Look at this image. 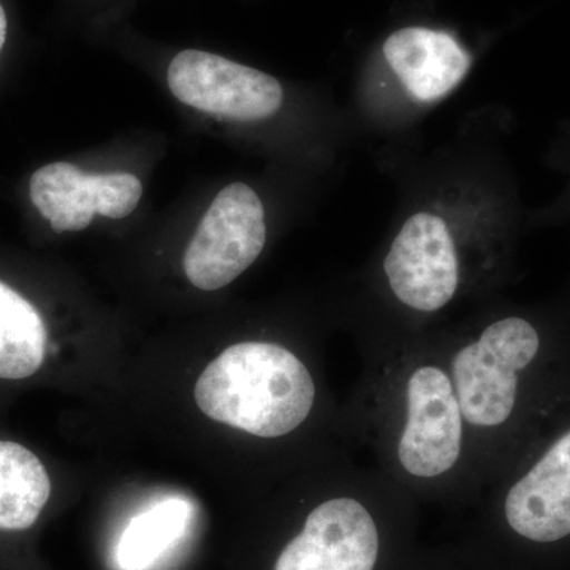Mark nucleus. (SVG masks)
I'll list each match as a JSON object with an SVG mask.
<instances>
[{
  "label": "nucleus",
  "mask_w": 570,
  "mask_h": 570,
  "mask_svg": "<svg viewBox=\"0 0 570 570\" xmlns=\"http://www.w3.org/2000/svg\"><path fill=\"white\" fill-rule=\"evenodd\" d=\"M7 33H9V18H7V11L0 3V51H2L3 45L7 41Z\"/></svg>",
  "instance_id": "4468645a"
},
{
  "label": "nucleus",
  "mask_w": 570,
  "mask_h": 570,
  "mask_svg": "<svg viewBox=\"0 0 570 570\" xmlns=\"http://www.w3.org/2000/svg\"><path fill=\"white\" fill-rule=\"evenodd\" d=\"M179 102L232 121H261L279 111L284 92L272 75L200 50H184L168 67Z\"/></svg>",
  "instance_id": "20e7f679"
},
{
  "label": "nucleus",
  "mask_w": 570,
  "mask_h": 570,
  "mask_svg": "<svg viewBox=\"0 0 570 570\" xmlns=\"http://www.w3.org/2000/svg\"><path fill=\"white\" fill-rule=\"evenodd\" d=\"M142 195L135 175H91L67 163L45 165L31 179V200L52 230H85L94 216L122 219L135 212Z\"/></svg>",
  "instance_id": "423d86ee"
},
{
  "label": "nucleus",
  "mask_w": 570,
  "mask_h": 570,
  "mask_svg": "<svg viewBox=\"0 0 570 570\" xmlns=\"http://www.w3.org/2000/svg\"><path fill=\"white\" fill-rule=\"evenodd\" d=\"M48 468L31 449L0 439V532H24L36 527L50 502Z\"/></svg>",
  "instance_id": "f8f14e48"
},
{
  "label": "nucleus",
  "mask_w": 570,
  "mask_h": 570,
  "mask_svg": "<svg viewBox=\"0 0 570 570\" xmlns=\"http://www.w3.org/2000/svg\"><path fill=\"white\" fill-rule=\"evenodd\" d=\"M266 242L265 209L247 184L235 183L214 198L184 255L187 279L219 291L257 261Z\"/></svg>",
  "instance_id": "7ed1b4c3"
},
{
  "label": "nucleus",
  "mask_w": 570,
  "mask_h": 570,
  "mask_svg": "<svg viewBox=\"0 0 570 570\" xmlns=\"http://www.w3.org/2000/svg\"><path fill=\"white\" fill-rule=\"evenodd\" d=\"M384 268L404 305L423 313L448 305L459 287V258L448 224L434 214H414L393 242Z\"/></svg>",
  "instance_id": "39448f33"
},
{
  "label": "nucleus",
  "mask_w": 570,
  "mask_h": 570,
  "mask_svg": "<svg viewBox=\"0 0 570 570\" xmlns=\"http://www.w3.org/2000/svg\"><path fill=\"white\" fill-rule=\"evenodd\" d=\"M377 554L373 517L355 499L336 498L309 513L275 570H373Z\"/></svg>",
  "instance_id": "6e6552de"
},
{
  "label": "nucleus",
  "mask_w": 570,
  "mask_h": 570,
  "mask_svg": "<svg viewBox=\"0 0 570 570\" xmlns=\"http://www.w3.org/2000/svg\"><path fill=\"white\" fill-rule=\"evenodd\" d=\"M505 517L513 531L534 542L570 534V431L512 487Z\"/></svg>",
  "instance_id": "1a4fd4ad"
},
{
  "label": "nucleus",
  "mask_w": 570,
  "mask_h": 570,
  "mask_svg": "<svg viewBox=\"0 0 570 570\" xmlns=\"http://www.w3.org/2000/svg\"><path fill=\"white\" fill-rule=\"evenodd\" d=\"M384 56L404 88L422 102L448 96L471 67V56L453 37L425 28L392 33Z\"/></svg>",
  "instance_id": "9d476101"
},
{
  "label": "nucleus",
  "mask_w": 570,
  "mask_h": 570,
  "mask_svg": "<svg viewBox=\"0 0 570 570\" xmlns=\"http://www.w3.org/2000/svg\"><path fill=\"white\" fill-rule=\"evenodd\" d=\"M194 393L198 409L214 422L258 438H281L305 422L316 387L287 348L239 343L206 366Z\"/></svg>",
  "instance_id": "f257e3e1"
},
{
  "label": "nucleus",
  "mask_w": 570,
  "mask_h": 570,
  "mask_svg": "<svg viewBox=\"0 0 570 570\" xmlns=\"http://www.w3.org/2000/svg\"><path fill=\"white\" fill-rule=\"evenodd\" d=\"M190 512L189 502L168 498L134 517L116 547L119 569H151L184 538L189 528Z\"/></svg>",
  "instance_id": "ddd939ff"
},
{
  "label": "nucleus",
  "mask_w": 570,
  "mask_h": 570,
  "mask_svg": "<svg viewBox=\"0 0 570 570\" xmlns=\"http://www.w3.org/2000/svg\"><path fill=\"white\" fill-rule=\"evenodd\" d=\"M56 352L58 346L37 306L0 279V381L39 376Z\"/></svg>",
  "instance_id": "9b49d317"
},
{
  "label": "nucleus",
  "mask_w": 570,
  "mask_h": 570,
  "mask_svg": "<svg viewBox=\"0 0 570 570\" xmlns=\"http://www.w3.org/2000/svg\"><path fill=\"white\" fill-rule=\"evenodd\" d=\"M461 415L452 382L439 367H420L407 385V423L397 456L409 474L431 479L448 472L461 450Z\"/></svg>",
  "instance_id": "0eeeda50"
},
{
  "label": "nucleus",
  "mask_w": 570,
  "mask_h": 570,
  "mask_svg": "<svg viewBox=\"0 0 570 570\" xmlns=\"http://www.w3.org/2000/svg\"><path fill=\"white\" fill-rule=\"evenodd\" d=\"M530 322L508 317L490 325L478 343L453 356L452 371L461 415L478 426L504 423L515 406L519 379L539 351Z\"/></svg>",
  "instance_id": "f03ea898"
}]
</instances>
